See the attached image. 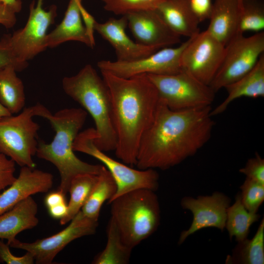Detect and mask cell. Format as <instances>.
Returning <instances> with one entry per match:
<instances>
[{"label": "cell", "instance_id": "1", "mask_svg": "<svg viewBox=\"0 0 264 264\" xmlns=\"http://www.w3.org/2000/svg\"><path fill=\"white\" fill-rule=\"evenodd\" d=\"M211 106L172 110L159 100L154 119L141 140L135 165L166 170L195 155L215 125Z\"/></svg>", "mask_w": 264, "mask_h": 264}, {"label": "cell", "instance_id": "2", "mask_svg": "<svg viewBox=\"0 0 264 264\" xmlns=\"http://www.w3.org/2000/svg\"><path fill=\"white\" fill-rule=\"evenodd\" d=\"M101 72L111 96L115 155L124 163L135 165L141 140L156 113L157 90L147 74L126 78Z\"/></svg>", "mask_w": 264, "mask_h": 264}, {"label": "cell", "instance_id": "3", "mask_svg": "<svg viewBox=\"0 0 264 264\" xmlns=\"http://www.w3.org/2000/svg\"><path fill=\"white\" fill-rule=\"evenodd\" d=\"M87 112L81 108H65L54 114L46 115L55 132L53 140L49 143L38 142L36 155L38 157L52 163L60 176L58 190L65 195L68 192L71 180L76 176L85 174L98 175L104 166L84 162L74 154V140L84 125Z\"/></svg>", "mask_w": 264, "mask_h": 264}, {"label": "cell", "instance_id": "4", "mask_svg": "<svg viewBox=\"0 0 264 264\" xmlns=\"http://www.w3.org/2000/svg\"><path fill=\"white\" fill-rule=\"evenodd\" d=\"M62 87L65 93L92 118L95 126L94 143L97 148L105 152L114 151L117 141L111 96L102 77L88 64L76 74L65 77Z\"/></svg>", "mask_w": 264, "mask_h": 264}, {"label": "cell", "instance_id": "5", "mask_svg": "<svg viewBox=\"0 0 264 264\" xmlns=\"http://www.w3.org/2000/svg\"><path fill=\"white\" fill-rule=\"evenodd\" d=\"M154 191L139 189L122 195L109 203L125 244L132 248L152 235L160 222V208Z\"/></svg>", "mask_w": 264, "mask_h": 264}, {"label": "cell", "instance_id": "6", "mask_svg": "<svg viewBox=\"0 0 264 264\" xmlns=\"http://www.w3.org/2000/svg\"><path fill=\"white\" fill-rule=\"evenodd\" d=\"M51 112L43 105L37 103L24 108L16 115L0 119V152L21 167L35 168L33 156L36 154L40 126L33 118H45Z\"/></svg>", "mask_w": 264, "mask_h": 264}, {"label": "cell", "instance_id": "7", "mask_svg": "<svg viewBox=\"0 0 264 264\" xmlns=\"http://www.w3.org/2000/svg\"><path fill=\"white\" fill-rule=\"evenodd\" d=\"M94 128L80 132L73 145L74 151L89 155L102 162L113 178L117 191L109 203L116 198L129 192L147 189L155 191L158 188L159 175L154 169L136 170L122 163L106 154L94 143Z\"/></svg>", "mask_w": 264, "mask_h": 264}, {"label": "cell", "instance_id": "8", "mask_svg": "<svg viewBox=\"0 0 264 264\" xmlns=\"http://www.w3.org/2000/svg\"><path fill=\"white\" fill-rule=\"evenodd\" d=\"M157 90L159 100L172 110L211 106L215 92L210 87L187 73L147 74Z\"/></svg>", "mask_w": 264, "mask_h": 264}, {"label": "cell", "instance_id": "9", "mask_svg": "<svg viewBox=\"0 0 264 264\" xmlns=\"http://www.w3.org/2000/svg\"><path fill=\"white\" fill-rule=\"evenodd\" d=\"M264 52V32L249 37L236 34L225 45L222 63L210 87L216 93L240 79L254 67Z\"/></svg>", "mask_w": 264, "mask_h": 264}, {"label": "cell", "instance_id": "10", "mask_svg": "<svg viewBox=\"0 0 264 264\" xmlns=\"http://www.w3.org/2000/svg\"><path fill=\"white\" fill-rule=\"evenodd\" d=\"M44 0L33 1L30 5L29 15L25 26L8 35L12 50L18 62L27 66V61L47 47V31L57 15L55 6L48 10L43 8Z\"/></svg>", "mask_w": 264, "mask_h": 264}, {"label": "cell", "instance_id": "11", "mask_svg": "<svg viewBox=\"0 0 264 264\" xmlns=\"http://www.w3.org/2000/svg\"><path fill=\"white\" fill-rule=\"evenodd\" d=\"M191 38H188L178 46L161 48L149 56L136 60L129 62L101 60L97 63V66L100 71L126 78L143 74H176L182 71L181 55Z\"/></svg>", "mask_w": 264, "mask_h": 264}, {"label": "cell", "instance_id": "12", "mask_svg": "<svg viewBox=\"0 0 264 264\" xmlns=\"http://www.w3.org/2000/svg\"><path fill=\"white\" fill-rule=\"evenodd\" d=\"M225 46L207 30L192 37L181 57L182 70L210 85L224 57Z\"/></svg>", "mask_w": 264, "mask_h": 264}, {"label": "cell", "instance_id": "13", "mask_svg": "<svg viewBox=\"0 0 264 264\" xmlns=\"http://www.w3.org/2000/svg\"><path fill=\"white\" fill-rule=\"evenodd\" d=\"M62 231L47 238L32 242H21L17 239L7 243L12 248L31 253L38 264H50L55 256L72 241L95 233L98 222L86 216L80 210Z\"/></svg>", "mask_w": 264, "mask_h": 264}, {"label": "cell", "instance_id": "14", "mask_svg": "<svg viewBox=\"0 0 264 264\" xmlns=\"http://www.w3.org/2000/svg\"><path fill=\"white\" fill-rule=\"evenodd\" d=\"M230 202L227 196L220 192H215L210 196H199L197 198H183L180 205L183 209L191 212L193 218L190 227L180 233L178 244L182 243L189 236L202 228L214 227L223 231Z\"/></svg>", "mask_w": 264, "mask_h": 264}, {"label": "cell", "instance_id": "15", "mask_svg": "<svg viewBox=\"0 0 264 264\" xmlns=\"http://www.w3.org/2000/svg\"><path fill=\"white\" fill-rule=\"evenodd\" d=\"M95 20L81 3L70 0L64 19L56 28L47 35V47H54L70 41H75L93 48L94 36L87 27L91 29Z\"/></svg>", "mask_w": 264, "mask_h": 264}, {"label": "cell", "instance_id": "16", "mask_svg": "<svg viewBox=\"0 0 264 264\" xmlns=\"http://www.w3.org/2000/svg\"><path fill=\"white\" fill-rule=\"evenodd\" d=\"M136 42L147 46L169 47L180 42L181 37L173 31L156 9L125 15Z\"/></svg>", "mask_w": 264, "mask_h": 264}, {"label": "cell", "instance_id": "17", "mask_svg": "<svg viewBox=\"0 0 264 264\" xmlns=\"http://www.w3.org/2000/svg\"><path fill=\"white\" fill-rule=\"evenodd\" d=\"M128 25L126 16L118 19L110 18L104 22L94 23V30L113 47L117 56V61L129 62L136 60L154 53L161 48L147 46L133 41L127 35L126 28Z\"/></svg>", "mask_w": 264, "mask_h": 264}, {"label": "cell", "instance_id": "18", "mask_svg": "<svg viewBox=\"0 0 264 264\" xmlns=\"http://www.w3.org/2000/svg\"><path fill=\"white\" fill-rule=\"evenodd\" d=\"M53 185L51 174L27 166L21 167L18 177L0 194V215L32 195L48 192Z\"/></svg>", "mask_w": 264, "mask_h": 264}, {"label": "cell", "instance_id": "19", "mask_svg": "<svg viewBox=\"0 0 264 264\" xmlns=\"http://www.w3.org/2000/svg\"><path fill=\"white\" fill-rule=\"evenodd\" d=\"M226 98L215 108L212 109L211 116L220 114L233 101L241 97L257 98L264 96V54L254 67L235 82L225 86Z\"/></svg>", "mask_w": 264, "mask_h": 264}, {"label": "cell", "instance_id": "20", "mask_svg": "<svg viewBox=\"0 0 264 264\" xmlns=\"http://www.w3.org/2000/svg\"><path fill=\"white\" fill-rule=\"evenodd\" d=\"M38 208L36 201L30 196L0 215V239L7 240L8 243L20 232L36 226Z\"/></svg>", "mask_w": 264, "mask_h": 264}, {"label": "cell", "instance_id": "21", "mask_svg": "<svg viewBox=\"0 0 264 264\" xmlns=\"http://www.w3.org/2000/svg\"><path fill=\"white\" fill-rule=\"evenodd\" d=\"M240 14L238 0H215L206 30L225 46L237 34Z\"/></svg>", "mask_w": 264, "mask_h": 264}, {"label": "cell", "instance_id": "22", "mask_svg": "<svg viewBox=\"0 0 264 264\" xmlns=\"http://www.w3.org/2000/svg\"><path fill=\"white\" fill-rule=\"evenodd\" d=\"M156 10L170 28L179 36L190 38L200 32V22L193 13L189 0H164Z\"/></svg>", "mask_w": 264, "mask_h": 264}, {"label": "cell", "instance_id": "23", "mask_svg": "<svg viewBox=\"0 0 264 264\" xmlns=\"http://www.w3.org/2000/svg\"><path fill=\"white\" fill-rule=\"evenodd\" d=\"M11 65L0 68V102L12 114L20 112L24 108V86Z\"/></svg>", "mask_w": 264, "mask_h": 264}, {"label": "cell", "instance_id": "24", "mask_svg": "<svg viewBox=\"0 0 264 264\" xmlns=\"http://www.w3.org/2000/svg\"><path fill=\"white\" fill-rule=\"evenodd\" d=\"M105 248L94 258L93 264H127L132 248L125 244L113 219L110 217L107 227Z\"/></svg>", "mask_w": 264, "mask_h": 264}, {"label": "cell", "instance_id": "25", "mask_svg": "<svg viewBox=\"0 0 264 264\" xmlns=\"http://www.w3.org/2000/svg\"><path fill=\"white\" fill-rule=\"evenodd\" d=\"M226 264H264V219L258 226L253 237L238 242L232 251V255H228Z\"/></svg>", "mask_w": 264, "mask_h": 264}, {"label": "cell", "instance_id": "26", "mask_svg": "<svg viewBox=\"0 0 264 264\" xmlns=\"http://www.w3.org/2000/svg\"><path fill=\"white\" fill-rule=\"evenodd\" d=\"M116 191L117 187L113 178L104 166L98 175L95 185L81 211L87 217L98 220L102 205L106 200L108 202L110 200Z\"/></svg>", "mask_w": 264, "mask_h": 264}, {"label": "cell", "instance_id": "27", "mask_svg": "<svg viewBox=\"0 0 264 264\" xmlns=\"http://www.w3.org/2000/svg\"><path fill=\"white\" fill-rule=\"evenodd\" d=\"M261 216L257 213L249 212L241 201L240 193L235 197V201L227 209L225 227L230 239L233 237L239 242L247 238L249 229L257 221Z\"/></svg>", "mask_w": 264, "mask_h": 264}, {"label": "cell", "instance_id": "28", "mask_svg": "<svg viewBox=\"0 0 264 264\" xmlns=\"http://www.w3.org/2000/svg\"><path fill=\"white\" fill-rule=\"evenodd\" d=\"M98 179V175L85 174L76 176L71 180L69 187L70 200L67 204L66 216L60 220V224L69 222L81 210L88 198Z\"/></svg>", "mask_w": 264, "mask_h": 264}, {"label": "cell", "instance_id": "29", "mask_svg": "<svg viewBox=\"0 0 264 264\" xmlns=\"http://www.w3.org/2000/svg\"><path fill=\"white\" fill-rule=\"evenodd\" d=\"M264 29V5L261 0H243L237 34L258 33Z\"/></svg>", "mask_w": 264, "mask_h": 264}, {"label": "cell", "instance_id": "30", "mask_svg": "<svg viewBox=\"0 0 264 264\" xmlns=\"http://www.w3.org/2000/svg\"><path fill=\"white\" fill-rule=\"evenodd\" d=\"M106 10L125 16L142 11L155 10L164 0H102Z\"/></svg>", "mask_w": 264, "mask_h": 264}, {"label": "cell", "instance_id": "31", "mask_svg": "<svg viewBox=\"0 0 264 264\" xmlns=\"http://www.w3.org/2000/svg\"><path fill=\"white\" fill-rule=\"evenodd\" d=\"M240 189L244 207L250 212L257 213L264 200V184L246 178Z\"/></svg>", "mask_w": 264, "mask_h": 264}, {"label": "cell", "instance_id": "32", "mask_svg": "<svg viewBox=\"0 0 264 264\" xmlns=\"http://www.w3.org/2000/svg\"><path fill=\"white\" fill-rule=\"evenodd\" d=\"M246 178L264 184V159L257 153L249 158L245 166L239 170Z\"/></svg>", "mask_w": 264, "mask_h": 264}, {"label": "cell", "instance_id": "33", "mask_svg": "<svg viewBox=\"0 0 264 264\" xmlns=\"http://www.w3.org/2000/svg\"><path fill=\"white\" fill-rule=\"evenodd\" d=\"M15 162L0 152V194L16 180Z\"/></svg>", "mask_w": 264, "mask_h": 264}, {"label": "cell", "instance_id": "34", "mask_svg": "<svg viewBox=\"0 0 264 264\" xmlns=\"http://www.w3.org/2000/svg\"><path fill=\"white\" fill-rule=\"evenodd\" d=\"M9 65L14 66L17 71L27 66L18 62L10 46L8 35H5L0 41V68Z\"/></svg>", "mask_w": 264, "mask_h": 264}, {"label": "cell", "instance_id": "35", "mask_svg": "<svg viewBox=\"0 0 264 264\" xmlns=\"http://www.w3.org/2000/svg\"><path fill=\"white\" fill-rule=\"evenodd\" d=\"M10 246L0 239V262L7 264H33L35 259L33 255L29 252L21 257L13 255L10 251Z\"/></svg>", "mask_w": 264, "mask_h": 264}, {"label": "cell", "instance_id": "36", "mask_svg": "<svg viewBox=\"0 0 264 264\" xmlns=\"http://www.w3.org/2000/svg\"><path fill=\"white\" fill-rule=\"evenodd\" d=\"M189 2L193 13L200 22L209 19L213 6L211 0H189Z\"/></svg>", "mask_w": 264, "mask_h": 264}, {"label": "cell", "instance_id": "37", "mask_svg": "<svg viewBox=\"0 0 264 264\" xmlns=\"http://www.w3.org/2000/svg\"><path fill=\"white\" fill-rule=\"evenodd\" d=\"M16 13L8 6L0 2V24L7 28L13 27L16 22Z\"/></svg>", "mask_w": 264, "mask_h": 264}, {"label": "cell", "instance_id": "38", "mask_svg": "<svg viewBox=\"0 0 264 264\" xmlns=\"http://www.w3.org/2000/svg\"><path fill=\"white\" fill-rule=\"evenodd\" d=\"M65 195L59 190L48 193L44 198V204L47 208L66 202Z\"/></svg>", "mask_w": 264, "mask_h": 264}, {"label": "cell", "instance_id": "39", "mask_svg": "<svg viewBox=\"0 0 264 264\" xmlns=\"http://www.w3.org/2000/svg\"><path fill=\"white\" fill-rule=\"evenodd\" d=\"M49 215L55 219L64 218L67 213L68 206L66 202L47 208Z\"/></svg>", "mask_w": 264, "mask_h": 264}, {"label": "cell", "instance_id": "40", "mask_svg": "<svg viewBox=\"0 0 264 264\" xmlns=\"http://www.w3.org/2000/svg\"><path fill=\"white\" fill-rule=\"evenodd\" d=\"M0 2L8 6L16 13L19 12L22 9L21 0H0Z\"/></svg>", "mask_w": 264, "mask_h": 264}, {"label": "cell", "instance_id": "41", "mask_svg": "<svg viewBox=\"0 0 264 264\" xmlns=\"http://www.w3.org/2000/svg\"><path fill=\"white\" fill-rule=\"evenodd\" d=\"M12 115L0 102V119Z\"/></svg>", "mask_w": 264, "mask_h": 264}, {"label": "cell", "instance_id": "42", "mask_svg": "<svg viewBox=\"0 0 264 264\" xmlns=\"http://www.w3.org/2000/svg\"><path fill=\"white\" fill-rule=\"evenodd\" d=\"M240 7L241 9V12L242 10L243 0H238Z\"/></svg>", "mask_w": 264, "mask_h": 264}, {"label": "cell", "instance_id": "43", "mask_svg": "<svg viewBox=\"0 0 264 264\" xmlns=\"http://www.w3.org/2000/svg\"><path fill=\"white\" fill-rule=\"evenodd\" d=\"M75 0L76 1H77L78 3H81V4H82L81 1V0Z\"/></svg>", "mask_w": 264, "mask_h": 264}, {"label": "cell", "instance_id": "44", "mask_svg": "<svg viewBox=\"0 0 264 264\" xmlns=\"http://www.w3.org/2000/svg\"><path fill=\"white\" fill-rule=\"evenodd\" d=\"M80 0L82 1V0Z\"/></svg>", "mask_w": 264, "mask_h": 264}]
</instances>
